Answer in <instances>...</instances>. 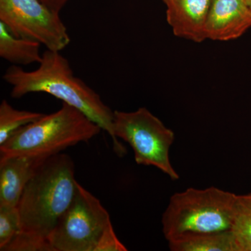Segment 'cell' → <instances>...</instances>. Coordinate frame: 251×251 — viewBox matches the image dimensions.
Returning a JSON list of instances; mask_svg holds the SVG:
<instances>
[{"instance_id":"obj_1","label":"cell","mask_w":251,"mask_h":251,"mask_svg":"<svg viewBox=\"0 0 251 251\" xmlns=\"http://www.w3.org/2000/svg\"><path fill=\"white\" fill-rule=\"evenodd\" d=\"M70 156L50 157L26 185L17 205L21 231L4 251H51L49 239L77 191Z\"/></svg>"},{"instance_id":"obj_2","label":"cell","mask_w":251,"mask_h":251,"mask_svg":"<svg viewBox=\"0 0 251 251\" xmlns=\"http://www.w3.org/2000/svg\"><path fill=\"white\" fill-rule=\"evenodd\" d=\"M3 79L11 86L12 98L44 92L80 110L110 135L117 155L122 157L126 154L125 147L114 135V112L95 91L75 76L69 61L60 52L47 50L39 67L31 72L12 66L5 72Z\"/></svg>"},{"instance_id":"obj_3","label":"cell","mask_w":251,"mask_h":251,"mask_svg":"<svg viewBox=\"0 0 251 251\" xmlns=\"http://www.w3.org/2000/svg\"><path fill=\"white\" fill-rule=\"evenodd\" d=\"M80 110L63 103L53 113L16 130L0 145V160L15 156L49 158L66 149L87 142L101 130Z\"/></svg>"},{"instance_id":"obj_4","label":"cell","mask_w":251,"mask_h":251,"mask_svg":"<svg viewBox=\"0 0 251 251\" xmlns=\"http://www.w3.org/2000/svg\"><path fill=\"white\" fill-rule=\"evenodd\" d=\"M237 196L214 186L175 193L162 217L165 238L168 242L184 234L229 230Z\"/></svg>"},{"instance_id":"obj_5","label":"cell","mask_w":251,"mask_h":251,"mask_svg":"<svg viewBox=\"0 0 251 251\" xmlns=\"http://www.w3.org/2000/svg\"><path fill=\"white\" fill-rule=\"evenodd\" d=\"M113 132L117 139L123 140L133 149L137 164L156 167L171 179H179L170 158L174 132L148 109L114 111Z\"/></svg>"},{"instance_id":"obj_6","label":"cell","mask_w":251,"mask_h":251,"mask_svg":"<svg viewBox=\"0 0 251 251\" xmlns=\"http://www.w3.org/2000/svg\"><path fill=\"white\" fill-rule=\"evenodd\" d=\"M111 226L99 200L78 183L74 201L50 236L51 251H97Z\"/></svg>"},{"instance_id":"obj_7","label":"cell","mask_w":251,"mask_h":251,"mask_svg":"<svg viewBox=\"0 0 251 251\" xmlns=\"http://www.w3.org/2000/svg\"><path fill=\"white\" fill-rule=\"evenodd\" d=\"M0 22L14 35L40 43L60 52L71 42L59 13L41 0H0Z\"/></svg>"},{"instance_id":"obj_8","label":"cell","mask_w":251,"mask_h":251,"mask_svg":"<svg viewBox=\"0 0 251 251\" xmlns=\"http://www.w3.org/2000/svg\"><path fill=\"white\" fill-rule=\"evenodd\" d=\"M250 28L251 10L246 0H213L206 20V39L233 40Z\"/></svg>"},{"instance_id":"obj_9","label":"cell","mask_w":251,"mask_h":251,"mask_svg":"<svg viewBox=\"0 0 251 251\" xmlns=\"http://www.w3.org/2000/svg\"><path fill=\"white\" fill-rule=\"evenodd\" d=\"M213 0H166L167 21L175 36L206 40L205 27Z\"/></svg>"},{"instance_id":"obj_10","label":"cell","mask_w":251,"mask_h":251,"mask_svg":"<svg viewBox=\"0 0 251 251\" xmlns=\"http://www.w3.org/2000/svg\"><path fill=\"white\" fill-rule=\"evenodd\" d=\"M47 159L15 156L0 160V205L17 206L26 185Z\"/></svg>"},{"instance_id":"obj_11","label":"cell","mask_w":251,"mask_h":251,"mask_svg":"<svg viewBox=\"0 0 251 251\" xmlns=\"http://www.w3.org/2000/svg\"><path fill=\"white\" fill-rule=\"evenodd\" d=\"M41 45L37 41L14 35L0 22V57L14 66L39 64L43 55Z\"/></svg>"},{"instance_id":"obj_12","label":"cell","mask_w":251,"mask_h":251,"mask_svg":"<svg viewBox=\"0 0 251 251\" xmlns=\"http://www.w3.org/2000/svg\"><path fill=\"white\" fill-rule=\"evenodd\" d=\"M172 251H235L230 229L188 233L168 241Z\"/></svg>"},{"instance_id":"obj_13","label":"cell","mask_w":251,"mask_h":251,"mask_svg":"<svg viewBox=\"0 0 251 251\" xmlns=\"http://www.w3.org/2000/svg\"><path fill=\"white\" fill-rule=\"evenodd\" d=\"M230 232L235 251H251V193L237 196Z\"/></svg>"},{"instance_id":"obj_14","label":"cell","mask_w":251,"mask_h":251,"mask_svg":"<svg viewBox=\"0 0 251 251\" xmlns=\"http://www.w3.org/2000/svg\"><path fill=\"white\" fill-rule=\"evenodd\" d=\"M44 113L19 110L6 100L0 104V145L4 144L16 130L39 120Z\"/></svg>"},{"instance_id":"obj_15","label":"cell","mask_w":251,"mask_h":251,"mask_svg":"<svg viewBox=\"0 0 251 251\" xmlns=\"http://www.w3.org/2000/svg\"><path fill=\"white\" fill-rule=\"evenodd\" d=\"M21 231L17 206L0 205V251H4Z\"/></svg>"},{"instance_id":"obj_16","label":"cell","mask_w":251,"mask_h":251,"mask_svg":"<svg viewBox=\"0 0 251 251\" xmlns=\"http://www.w3.org/2000/svg\"><path fill=\"white\" fill-rule=\"evenodd\" d=\"M44 4L52 11L59 13L69 0H41Z\"/></svg>"},{"instance_id":"obj_17","label":"cell","mask_w":251,"mask_h":251,"mask_svg":"<svg viewBox=\"0 0 251 251\" xmlns=\"http://www.w3.org/2000/svg\"><path fill=\"white\" fill-rule=\"evenodd\" d=\"M246 1H247L248 6H249V8H250L251 10V0H246Z\"/></svg>"},{"instance_id":"obj_18","label":"cell","mask_w":251,"mask_h":251,"mask_svg":"<svg viewBox=\"0 0 251 251\" xmlns=\"http://www.w3.org/2000/svg\"><path fill=\"white\" fill-rule=\"evenodd\" d=\"M163 1H166V0H163Z\"/></svg>"}]
</instances>
